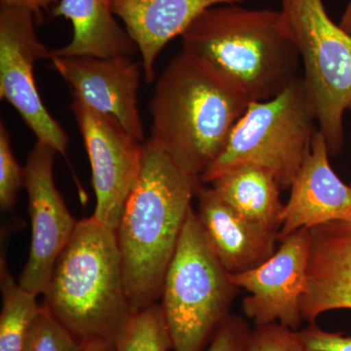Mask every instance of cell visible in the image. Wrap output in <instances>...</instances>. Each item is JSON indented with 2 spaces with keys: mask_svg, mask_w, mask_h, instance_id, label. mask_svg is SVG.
Returning a JSON list of instances; mask_svg holds the SVG:
<instances>
[{
  "mask_svg": "<svg viewBox=\"0 0 351 351\" xmlns=\"http://www.w3.org/2000/svg\"><path fill=\"white\" fill-rule=\"evenodd\" d=\"M34 17L27 9L0 8V99L17 110L38 141L66 156L68 134L44 106L34 75L36 62L53 57L39 40Z\"/></svg>",
  "mask_w": 351,
  "mask_h": 351,
  "instance_id": "8",
  "label": "cell"
},
{
  "mask_svg": "<svg viewBox=\"0 0 351 351\" xmlns=\"http://www.w3.org/2000/svg\"><path fill=\"white\" fill-rule=\"evenodd\" d=\"M339 25L343 27L345 31L351 34V0L346 6L345 12L341 16V23Z\"/></svg>",
  "mask_w": 351,
  "mask_h": 351,
  "instance_id": "28",
  "label": "cell"
},
{
  "mask_svg": "<svg viewBox=\"0 0 351 351\" xmlns=\"http://www.w3.org/2000/svg\"><path fill=\"white\" fill-rule=\"evenodd\" d=\"M209 184L240 216L279 232L285 204L280 197L282 189L269 171L245 164L226 171Z\"/></svg>",
  "mask_w": 351,
  "mask_h": 351,
  "instance_id": "18",
  "label": "cell"
},
{
  "mask_svg": "<svg viewBox=\"0 0 351 351\" xmlns=\"http://www.w3.org/2000/svg\"><path fill=\"white\" fill-rule=\"evenodd\" d=\"M299 334L308 351H351L350 336L324 331L315 323H309Z\"/></svg>",
  "mask_w": 351,
  "mask_h": 351,
  "instance_id": "25",
  "label": "cell"
},
{
  "mask_svg": "<svg viewBox=\"0 0 351 351\" xmlns=\"http://www.w3.org/2000/svg\"><path fill=\"white\" fill-rule=\"evenodd\" d=\"M329 156L326 141L318 130L291 184L290 197L281 214L278 242L302 228L351 219V186L332 170Z\"/></svg>",
  "mask_w": 351,
  "mask_h": 351,
  "instance_id": "13",
  "label": "cell"
},
{
  "mask_svg": "<svg viewBox=\"0 0 351 351\" xmlns=\"http://www.w3.org/2000/svg\"><path fill=\"white\" fill-rule=\"evenodd\" d=\"M250 101L216 69L182 50L157 80L151 138L182 170L200 179Z\"/></svg>",
  "mask_w": 351,
  "mask_h": 351,
  "instance_id": "2",
  "label": "cell"
},
{
  "mask_svg": "<svg viewBox=\"0 0 351 351\" xmlns=\"http://www.w3.org/2000/svg\"><path fill=\"white\" fill-rule=\"evenodd\" d=\"M82 345V351H113V346L103 339H85Z\"/></svg>",
  "mask_w": 351,
  "mask_h": 351,
  "instance_id": "27",
  "label": "cell"
},
{
  "mask_svg": "<svg viewBox=\"0 0 351 351\" xmlns=\"http://www.w3.org/2000/svg\"><path fill=\"white\" fill-rule=\"evenodd\" d=\"M25 186V169L16 160L8 130L0 124V207L8 211L15 205L18 193Z\"/></svg>",
  "mask_w": 351,
  "mask_h": 351,
  "instance_id": "22",
  "label": "cell"
},
{
  "mask_svg": "<svg viewBox=\"0 0 351 351\" xmlns=\"http://www.w3.org/2000/svg\"><path fill=\"white\" fill-rule=\"evenodd\" d=\"M2 309L0 314V351H21L27 332L43 311L38 295L25 290L11 276L5 258L0 263Z\"/></svg>",
  "mask_w": 351,
  "mask_h": 351,
  "instance_id": "19",
  "label": "cell"
},
{
  "mask_svg": "<svg viewBox=\"0 0 351 351\" xmlns=\"http://www.w3.org/2000/svg\"><path fill=\"white\" fill-rule=\"evenodd\" d=\"M56 154L50 145L36 141L24 167L32 244L19 283L36 295L45 294L55 263L78 223L55 186Z\"/></svg>",
  "mask_w": 351,
  "mask_h": 351,
  "instance_id": "10",
  "label": "cell"
},
{
  "mask_svg": "<svg viewBox=\"0 0 351 351\" xmlns=\"http://www.w3.org/2000/svg\"><path fill=\"white\" fill-rule=\"evenodd\" d=\"M56 2H59V0H0L1 6L27 9L34 15H38L43 9L48 8L51 4Z\"/></svg>",
  "mask_w": 351,
  "mask_h": 351,
  "instance_id": "26",
  "label": "cell"
},
{
  "mask_svg": "<svg viewBox=\"0 0 351 351\" xmlns=\"http://www.w3.org/2000/svg\"><path fill=\"white\" fill-rule=\"evenodd\" d=\"M237 291L191 208L166 272L159 304L173 351H206L230 315Z\"/></svg>",
  "mask_w": 351,
  "mask_h": 351,
  "instance_id": "5",
  "label": "cell"
},
{
  "mask_svg": "<svg viewBox=\"0 0 351 351\" xmlns=\"http://www.w3.org/2000/svg\"><path fill=\"white\" fill-rule=\"evenodd\" d=\"M195 196V213L208 244L228 274L257 267L274 255L278 232L240 216L211 186L201 184Z\"/></svg>",
  "mask_w": 351,
  "mask_h": 351,
  "instance_id": "15",
  "label": "cell"
},
{
  "mask_svg": "<svg viewBox=\"0 0 351 351\" xmlns=\"http://www.w3.org/2000/svg\"><path fill=\"white\" fill-rule=\"evenodd\" d=\"M245 351H308L299 331L280 323L256 326L251 331Z\"/></svg>",
  "mask_w": 351,
  "mask_h": 351,
  "instance_id": "23",
  "label": "cell"
},
{
  "mask_svg": "<svg viewBox=\"0 0 351 351\" xmlns=\"http://www.w3.org/2000/svg\"><path fill=\"white\" fill-rule=\"evenodd\" d=\"M82 341L43 306L21 351H82Z\"/></svg>",
  "mask_w": 351,
  "mask_h": 351,
  "instance_id": "21",
  "label": "cell"
},
{
  "mask_svg": "<svg viewBox=\"0 0 351 351\" xmlns=\"http://www.w3.org/2000/svg\"><path fill=\"white\" fill-rule=\"evenodd\" d=\"M144 147L142 172L115 230L133 314L160 299L191 202L202 184L152 138Z\"/></svg>",
  "mask_w": 351,
  "mask_h": 351,
  "instance_id": "1",
  "label": "cell"
},
{
  "mask_svg": "<svg viewBox=\"0 0 351 351\" xmlns=\"http://www.w3.org/2000/svg\"><path fill=\"white\" fill-rule=\"evenodd\" d=\"M335 309H351V219L311 228L302 318L315 323Z\"/></svg>",
  "mask_w": 351,
  "mask_h": 351,
  "instance_id": "14",
  "label": "cell"
},
{
  "mask_svg": "<svg viewBox=\"0 0 351 351\" xmlns=\"http://www.w3.org/2000/svg\"><path fill=\"white\" fill-rule=\"evenodd\" d=\"M181 38L182 51L216 69L251 101L274 98L300 77L301 58L281 10L212 7Z\"/></svg>",
  "mask_w": 351,
  "mask_h": 351,
  "instance_id": "3",
  "label": "cell"
},
{
  "mask_svg": "<svg viewBox=\"0 0 351 351\" xmlns=\"http://www.w3.org/2000/svg\"><path fill=\"white\" fill-rule=\"evenodd\" d=\"M245 0H110L112 10L142 56L145 80L156 78V58L166 44L182 36L196 18L212 7Z\"/></svg>",
  "mask_w": 351,
  "mask_h": 351,
  "instance_id": "16",
  "label": "cell"
},
{
  "mask_svg": "<svg viewBox=\"0 0 351 351\" xmlns=\"http://www.w3.org/2000/svg\"><path fill=\"white\" fill-rule=\"evenodd\" d=\"M250 332L242 318L230 314L214 335L206 351H245Z\"/></svg>",
  "mask_w": 351,
  "mask_h": 351,
  "instance_id": "24",
  "label": "cell"
},
{
  "mask_svg": "<svg viewBox=\"0 0 351 351\" xmlns=\"http://www.w3.org/2000/svg\"><path fill=\"white\" fill-rule=\"evenodd\" d=\"M73 25V38L54 56H133L138 52L130 34L114 18L110 0H60L52 11Z\"/></svg>",
  "mask_w": 351,
  "mask_h": 351,
  "instance_id": "17",
  "label": "cell"
},
{
  "mask_svg": "<svg viewBox=\"0 0 351 351\" xmlns=\"http://www.w3.org/2000/svg\"><path fill=\"white\" fill-rule=\"evenodd\" d=\"M44 297L43 306L76 338L114 345L133 315L117 232L93 216L78 221Z\"/></svg>",
  "mask_w": 351,
  "mask_h": 351,
  "instance_id": "4",
  "label": "cell"
},
{
  "mask_svg": "<svg viewBox=\"0 0 351 351\" xmlns=\"http://www.w3.org/2000/svg\"><path fill=\"white\" fill-rule=\"evenodd\" d=\"M71 108L84 142L96 195L95 217L117 230L127 199L138 181L144 144L114 117L96 112L73 99Z\"/></svg>",
  "mask_w": 351,
  "mask_h": 351,
  "instance_id": "9",
  "label": "cell"
},
{
  "mask_svg": "<svg viewBox=\"0 0 351 351\" xmlns=\"http://www.w3.org/2000/svg\"><path fill=\"white\" fill-rule=\"evenodd\" d=\"M304 69V86L331 156L345 143L343 117L351 112V34L332 22L323 0H281Z\"/></svg>",
  "mask_w": 351,
  "mask_h": 351,
  "instance_id": "7",
  "label": "cell"
},
{
  "mask_svg": "<svg viewBox=\"0 0 351 351\" xmlns=\"http://www.w3.org/2000/svg\"><path fill=\"white\" fill-rule=\"evenodd\" d=\"M173 350L167 325L160 304L138 311L132 315L121 336L113 345V351Z\"/></svg>",
  "mask_w": 351,
  "mask_h": 351,
  "instance_id": "20",
  "label": "cell"
},
{
  "mask_svg": "<svg viewBox=\"0 0 351 351\" xmlns=\"http://www.w3.org/2000/svg\"><path fill=\"white\" fill-rule=\"evenodd\" d=\"M53 66L71 89L73 99L114 117L131 135L145 143L138 107L142 63L131 56L60 57Z\"/></svg>",
  "mask_w": 351,
  "mask_h": 351,
  "instance_id": "12",
  "label": "cell"
},
{
  "mask_svg": "<svg viewBox=\"0 0 351 351\" xmlns=\"http://www.w3.org/2000/svg\"><path fill=\"white\" fill-rule=\"evenodd\" d=\"M309 247L311 228H302L280 241L262 265L230 274L232 283L249 293L242 307L256 326L280 323L295 331L301 327Z\"/></svg>",
  "mask_w": 351,
  "mask_h": 351,
  "instance_id": "11",
  "label": "cell"
},
{
  "mask_svg": "<svg viewBox=\"0 0 351 351\" xmlns=\"http://www.w3.org/2000/svg\"><path fill=\"white\" fill-rule=\"evenodd\" d=\"M317 121L302 77L265 101H250L225 149L200 177L211 184L237 166L269 171L282 189H290L317 133Z\"/></svg>",
  "mask_w": 351,
  "mask_h": 351,
  "instance_id": "6",
  "label": "cell"
}]
</instances>
